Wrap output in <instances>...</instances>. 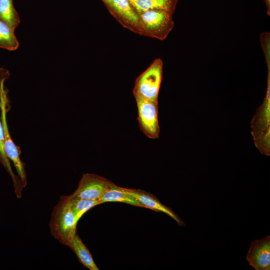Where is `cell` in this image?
<instances>
[{"mask_svg": "<svg viewBox=\"0 0 270 270\" xmlns=\"http://www.w3.org/2000/svg\"><path fill=\"white\" fill-rule=\"evenodd\" d=\"M78 222L68 196H62L51 214L50 228L52 235L61 244L68 246L76 234Z\"/></svg>", "mask_w": 270, "mask_h": 270, "instance_id": "cell-1", "label": "cell"}, {"mask_svg": "<svg viewBox=\"0 0 270 270\" xmlns=\"http://www.w3.org/2000/svg\"><path fill=\"white\" fill-rule=\"evenodd\" d=\"M10 108L8 90L5 82L2 84L0 91V118L4 132V148L7 158L13 163L17 175L20 180L22 186L24 188L27 184L25 164L20 159L21 151L20 148L15 144L12 138L7 122V113Z\"/></svg>", "mask_w": 270, "mask_h": 270, "instance_id": "cell-2", "label": "cell"}, {"mask_svg": "<svg viewBox=\"0 0 270 270\" xmlns=\"http://www.w3.org/2000/svg\"><path fill=\"white\" fill-rule=\"evenodd\" d=\"M172 14L160 10H151L139 14L142 35L164 40L174 26Z\"/></svg>", "mask_w": 270, "mask_h": 270, "instance_id": "cell-3", "label": "cell"}, {"mask_svg": "<svg viewBox=\"0 0 270 270\" xmlns=\"http://www.w3.org/2000/svg\"><path fill=\"white\" fill-rule=\"evenodd\" d=\"M163 62L161 58L152 64L136 79L133 89L134 97L158 102V96L162 78Z\"/></svg>", "mask_w": 270, "mask_h": 270, "instance_id": "cell-4", "label": "cell"}, {"mask_svg": "<svg viewBox=\"0 0 270 270\" xmlns=\"http://www.w3.org/2000/svg\"><path fill=\"white\" fill-rule=\"evenodd\" d=\"M112 183L98 174L86 173L82 176L76 190L68 196L70 198L100 200Z\"/></svg>", "mask_w": 270, "mask_h": 270, "instance_id": "cell-5", "label": "cell"}, {"mask_svg": "<svg viewBox=\"0 0 270 270\" xmlns=\"http://www.w3.org/2000/svg\"><path fill=\"white\" fill-rule=\"evenodd\" d=\"M138 108V125L142 132L148 138L156 139L160 135L158 103L134 97Z\"/></svg>", "mask_w": 270, "mask_h": 270, "instance_id": "cell-6", "label": "cell"}, {"mask_svg": "<svg viewBox=\"0 0 270 270\" xmlns=\"http://www.w3.org/2000/svg\"><path fill=\"white\" fill-rule=\"evenodd\" d=\"M114 16L124 27L142 34L138 14L128 0H102Z\"/></svg>", "mask_w": 270, "mask_h": 270, "instance_id": "cell-7", "label": "cell"}, {"mask_svg": "<svg viewBox=\"0 0 270 270\" xmlns=\"http://www.w3.org/2000/svg\"><path fill=\"white\" fill-rule=\"evenodd\" d=\"M246 258L256 270H270V236L252 242Z\"/></svg>", "mask_w": 270, "mask_h": 270, "instance_id": "cell-8", "label": "cell"}, {"mask_svg": "<svg viewBox=\"0 0 270 270\" xmlns=\"http://www.w3.org/2000/svg\"><path fill=\"white\" fill-rule=\"evenodd\" d=\"M126 192L136 198L145 208H149L156 212H162L174 219L180 226L184 224L182 220L169 207H168L159 200L151 193L140 189L126 188Z\"/></svg>", "mask_w": 270, "mask_h": 270, "instance_id": "cell-9", "label": "cell"}, {"mask_svg": "<svg viewBox=\"0 0 270 270\" xmlns=\"http://www.w3.org/2000/svg\"><path fill=\"white\" fill-rule=\"evenodd\" d=\"M10 73L8 71L4 68H0V91L2 84L8 79ZM4 132L0 118V164L4 167L6 171L10 176L14 183V191L18 198L22 196V192L24 188L18 176L14 172L10 160L7 158L4 148Z\"/></svg>", "mask_w": 270, "mask_h": 270, "instance_id": "cell-10", "label": "cell"}, {"mask_svg": "<svg viewBox=\"0 0 270 270\" xmlns=\"http://www.w3.org/2000/svg\"><path fill=\"white\" fill-rule=\"evenodd\" d=\"M106 202H120L132 206L145 208L136 198L126 192V188L118 186L112 183L100 200Z\"/></svg>", "mask_w": 270, "mask_h": 270, "instance_id": "cell-11", "label": "cell"}, {"mask_svg": "<svg viewBox=\"0 0 270 270\" xmlns=\"http://www.w3.org/2000/svg\"><path fill=\"white\" fill-rule=\"evenodd\" d=\"M131 6L138 14L151 10H166L173 14L178 0H128Z\"/></svg>", "mask_w": 270, "mask_h": 270, "instance_id": "cell-12", "label": "cell"}, {"mask_svg": "<svg viewBox=\"0 0 270 270\" xmlns=\"http://www.w3.org/2000/svg\"><path fill=\"white\" fill-rule=\"evenodd\" d=\"M68 246L74 251L79 262L85 268L90 270H99L90 252L76 233L72 238Z\"/></svg>", "mask_w": 270, "mask_h": 270, "instance_id": "cell-13", "label": "cell"}, {"mask_svg": "<svg viewBox=\"0 0 270 270\" xmlns=\"http://www.w3.org/2000/svg\"><path fill=\"white\" fill-rule=\"evenodd\" d=\"M19 47V42L14 30L0 18V48L15 50Z\"/></svg>", "mask_w": 270, "mask_h": 270, "instance_id": "cell-14", "label": "cell"}, {"mask_svg": "<svg viewBox=\"0 0 270 270\" xmlns=\"http://www.w3.org/2000/svg\"><path fill=\"white\" fill-rule=\"evenodd\" d=\"M0 18L14 30L18 26L20 18L14 8L13 0H0Z\"/></svg>", "mask_w": 270, "mask_h": 270, "instance_id": "cell-15", "label": "cell"}, {"mask_svg": "<svg viewBox=\"0 0 270 270\" xmlns=\"http://www.w3.org/2000/svg\"><path fill=\"white\" fill-rule=\"evenodd\" d=\"M72 212L78 222L83 214L93 207L102 204L100 200L70 198L68 196Z\"/></svg>", "mask_w": 270, "mask_h": 270, "instance_id": "cell-16", "label": "cell"}, {"mask_svg": "<svg viewBox=\"0 0 270 270\" xmlns=\"http://www.w3.org/2000/svg\"><path fill=\"white\" fill-rule=\"evenodd\" d=\"M270 32H265L262 33L260 39L262 46L266 57V60L270 70Z\"/></svg>", "mask_w": 270, "mask_h": 270, "instance_id": "cell-17", "label": "cell"}, {"mask_svg": "<svg viewBox=\"0 0 270 270\" xmlns=\"http://www.w3.org/2000/svg\"><path fill=\"white\" fill-rule=\"evenodd\" d=\"M266 6L267 8V14L270 15V0H264Z\"/></svg>", "mask_w": 270, "mask_h": 270, "instance_id": "cell-18", "label": "cell"}]
</instances>
